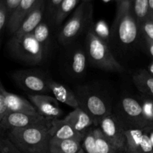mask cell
I'll list each match as a JSON object with an SVG mask.
<instances>
[{
    "label": "cell",
    "instance_id": "6da1fadb",
    "mask_svg": "<svg viewBox=\"0 0 153 153\" xmlns=\"http://www.w3.org/2000/svg\"><path fill=\"white\" fill-rule=\"evenodd\" d=\"M51 121L10 129L7 131V138L22 153H49Z\"/></svg>",
    "mask_w": 153,
    "mask_h": 153
},
{
    "label": "cell",
    "instance_id": "7a4b0ae2",
    "mask_svg": "<svg viewBox=\"0 0 153 153\" xmlns=\"http://www.w3.org/2000/svg\"><path fill=\"white\" fill-rule=\"evenodd\" d=\"M112 37L124 47L132 46L136 43L140 27L131 8L129 0L117 1V12L111 29Z\"/></svg>",
    "mask_w": 153,
    "mask_h": 153
},
{
    "label": "cell",
    "instance_id": "3957f363",
    "mask_svg": "<svg viewBox=\"0 0 153 153\" xmlns=\"http://www.w3.org/2000/svg\"><path fill=\"white\" fill-rule=\"evenodd\" d=\"M85 51L88 58L94 67L110 72L124 71L123 67L114 56L107 43L96 34L92 25L87 31Z\"/></svg>",
    "mask_w": 153,
    "mask_h": 153
},
{
    "label": "cell",
    "instance_id": "277c9868",
    "mask_svg": "<svg viewBox=\"0 0 153 153\" xmlns=\"http://www.w3.org/2000/svg\"><path fill=\"white\" fill-rule=\"evenodd\" d=\"M114 115L126 130L149 129L153 131V121L146 117L140 102L133 97H123L117 105Z\"/></svg>",
    "mask_w": 153,
    "mask_h": 153
},
{
    "label": "cell",
    "instance_id": "5b68a950",
    "mask_svg": "<svg viewBox=\"0 0 153 153\" xmlns=\"http://www.w3.org/2000/svg\"><path fill=\"white\" fill-rule=\"evenodd\" d=\"M7 49L13 58L30 65L40 64L46 52L31 34L22 36L13 34L7 43Z\"/></svg>",
    "mask_w": 153,
    "mask_h": 153
},
{
    "label": "cell",
    "instance_id": "8992f818",
    "mask_svg": "<svg viewBox=\"0 0 153 153\" xmlns=\"http://www.w3.org/2000/svg\"><path fill=\"white\" fill-rule=\"evenodd\" d=\"M92 19L93 4L82 1L60 29L58 36L59 43L64 46L73 43L84 30L91 27Z\"/></svg>",
    "mask_w": 153,
    "mask_h": 153
},
{
    "label": "cell",
    "instance_id": "52a82bcc",
    "mask_svg": "<svg viewBox=\"0 0 153 153\" xmlns=\"http://www.w3.org/2000/svg\"><path fill=\"white\" fill-rule=\"evenodd\" d=\"M79 100V107L89 114L98 126L100 121L111 114V107L104 96L90 87L80 86L75 91Z\"/></svg>",
    "mask_w": 153,
    "mask_h": 153
},
{
    "label": "cell",
    "instance_id": "ba28073f",
    "mask_svg": "<svg viewBox=\"0 0 153 153\" xmlns=\"http://www.w3.org/2000/svg\"><path fill=\"white\" fill-rule=\"evenodd\" d=\"M12 78L16 85L22 90L35 94L50 92L49 77L36 70H16L12 74Z\"/></svg>",
    "mask_w": 153,
    "mask_h": 153
},
{
    "label": "cell",
    "instance_id": "9c48e42d",
    "mask_svg": "<svg viewBox=\"0 0 153 153\" xmlns=\"http://www.w3.org/2000/svg\"><path fill=\"white\" fill-rule=\"evenodd\" d=\"M51 119L46 118L39 113L10 111L3 120H0V129L4 132L13 128H21L38 124L46 123Z\"/></svg>",
    "mask_w": 153,
    "mask_h": 153
},
{
    "label": "cell",
    "instance_id": "30bf717a",
    "mask_svg": "<svg viewBox=\"0 0 153 153\" xmlns=\"http://www.w3.org/2000/svg\"><path fill=\"white\" fill-rule=\"evenodd\" d=\"M98 127H100L103 134L110 140L111 143L119 152H125L126 130L124 128L120 121L114 114H111L105 117L100 122Z\"/></svg>",
    "mask_w": 153,
    "mask_h": 153
},
{
    "label": "cell",
    "instance_id": "8fae6325",
    "mask_svg": "<svg viewBox=\"0 0 153 153\" xmlns=\"http://www.w3.org/2000/svg\"><path fill=\"white\" fill-rule=\"evenodd\" d=\"M149 129H128L126 131V153H153V143Z\"/></svg>",
    "mask_w": 153,
    "mask_h": 153
},
{
    "label": "cell",
    "instance_id": "7c38bea8",
    "mask_svg": "<svg viewBox=\"0 0 153 153\" xmlns=\"http://www.w3.org/2000/svg\"><path fill=\"white\" fill-rule=\"evenodd\" d=\"M28 97L37 112L45 117L52 120L62 116L64 112L55 97L43 94H29Z\"/></svg>",
    "mask_w": 153,
    "mask_h": 153
},
{
    "label": "cell",
    "instance_id": "4fadbf2b",
    "mask_svg": "<svg viewBox=\"0 0 153 153\" xmlns=\"http://www.w3.org/2000/svg\"><path fill=\"white\" fill-rule=\"evenodd\" d=\"M45 14H46L45 0H38L34 8L22 21L19 29L14 34L22 36L31 34L33 31L43 22Z\"/></svg>",
    "mask_w": 153,
    "mask_h": 153
},
{
    "label": "cell",
    "instance_id": "5bb4252c",
    "mask_svg": "<svg viewBox=\"0 0 153 153\" xmlns=\"http://www.w3.org/2000/svg\"><path fill=\"white\" fill-rule=\"evenodd\" d=\"M50 134L53 138L62 140H75L82 142L85 133L77 131L64 119L55 118L51 121Z\"/></svg>",
    "mask_w": 153,
    "mask_h": 153
},
{
    "label": "cell",
    "instance_id": "9a60e30c",
    "mask_svg": "<svg viewBox=\"0 0 153 153\" xmlns=\"http://www.w3.org/2000/svg\"><path fill=\"white\" fill-rule=\"evenodd\" d=\"M50 92L54 95V97L60 102H62L73 109L79 107V100L76 97V93L72 91L68 86L60 82H55L49 78V82Z\"/></svg>",
    "mask_w": 153,
    "mask_h": 153
},
{
    "label": "cell",
    "instance_id": "2e32d148",
    "mask_svg": "<svg viewBox=\"0 0 153 153\" xmlns=\"http://www.w3.org/2000/svg\"><path fill=\"white\" fill-rule=\"evenodd\" d=\"M64 120L74 129L82 133H85L88 128L95 125V122L91 115L80 107L73 109L65 117Z\"/></svg>",
    "mask_w": 153,
    "mask_h": 153
},
{
    "label": "cell",
    "instance_id": "e0dca14e",
    "mask_svg": "<svg viewBox=\"0 0 153 153\" xmlns=\"http://www.w3.org/2000/svg\"><path fill=\"white\" fill-rule=\"evenodd\" d=\"M37 1L38 0H21L9 20L7 28L10 34L13 35L17 31L22 21L34 8Z\"/></svg>",
    "mask_w": 153,
    "mask_h": 153
},
{
    "label": "cell",
    "instance_id": "ac0fdd59",
    "mask_svg": "<svg viewBox=\"0 0 153 153\" xmlns=\"http://www.w3.org/2000/svg\"><path fill=\"white\" fill-rule=\"evenodd\" d=\"M0 91L3 93L7 100V105L10 111L27 112V113H38L34 105L23 97L13 93L8 92L4 89L2 84H0Z\"/></svg>",
    "mask_w": 153,
    "mask_h": 153
},
{
    "label": "cell",
    "instance_id": "d6986e66",
    "mask_svg": "<svg viewBox=\"0 0 153 153\" xmlns=\"http://www.w3.org/2000/svg\"><path fill=\"white\" fill-rule=\"evenodd\" d=\"M132 81L137 89L143 96L153 100V76L147 70H140L136 72Z\"/></svg>",
    "mask_w": 153,
    "mask_h": 153
},
{
    "label": "cell",
    "instance_id": "ffe728a7",
    "mask_svg": "<svg viewBox=\"0 0 153 153\" xmlns=\"http://www.w3.org/2000/svg\"><path fill=\"white\" fill-rule=\"evenodd\" d=\"M82 149V142L75 140L52 137L49 143V153H78Z\"/></svg>",
    "mask_w": 153,
    "mask_h": 153
},
{
    "label": "cell",
    "instance_id": "44dd1931",
    "mask_svg": "<svg viewBox=\"0 0 153 153\" xmlns=\"http://www.w3.org/2000/svg\"><path fill=\"white\" fill-rule=\"evenodd\" d=\"M86 51L82 49H76L70 55L69 61V69L72 75L79 77L85 73L87 67Z\"/></svg>",
    "mask_w": 153,
    "mask_h": 153
},
{
    "label": "cell",
    "instance_id": "7402d4cb",
    "mask_svg": "<svg viewBox=\"0 0 153 153\" xmlns=\"http://www.w3.org/2000/svg\"><path fill=\"white\" fill-rule=\"evenodd\" d=\"M79 1L80 0H63L55 12L54 23L56 25H61L68 15L79 6Z\"/></svg>",
    "mask_w": 153,
    "mask_h": 153
},
{
    "label": "cell",
    "instance_id": "603a6c76",
    "mask_svg": "<svg viewBox=\"0 0 153 153\" xmlns=\"http://www.w3.org/2000/svg\"><path fill=\"white\" fill-rule=\"evenodd\" d=\"M129 1L133 14L139 25L149 19V0H129Z\"/></svg>",
    "mask_w": 153,
    "mask_h": 153
},
{
    "label": "cell",
    "instance_id": "cb8c5ba5",
    "mask_svg": "<svg viewBox=\"0 0 153 153\" xmlns=\"http://www.w3.org/2000/svg\"><path fill=\"white\" fill-rule=\"evenodd\" d=\"M94 134L96 139V144L98 153H117V148L111 143L110 140L103 134L100 127L94 128Z\"/></svg>",
    "mask_w": 153,
    "mask_h": 153
},
{
    "label": "cell",
    "instance_id": "d4e9b609",
    "mask_svg": "<svg viewBox=\"0 0 153 153\" xmlns=\"http://www.w3.org/2000/svg\"><path fill=\"white\" fill-rule=\"evenodd\" d=\"M34 38L46 49L50 40V28L49 24L43 21L31 33Z\"/></svg>",
    "mask_w": 153,
    "mask_h": 153
},
{
    "label": "cell",
    "instance_id": "484cf974",
    "mask_svg": "<svg viewBox=\"0 0 153 153\" xmlns=\"http://www.w3.org/2000/svg\"><path fill=\"white\" fill-rule=\"evenodd\" d=\"M82 145V149L86 153H98L97 144H96L95 136L94 134V128H90L85 132Z\"/></svg>",
    "mask_w": 153,
    "mask_h": 153
},
{
    "label": "cell",
    "instance_id": "4316f807",
    "mask_svg": "<svg viewBox=\"0 0 153 153\" xmlns=\"http://www.w3.org/2000/svg\"><path fill=\"white\" fill-rule=\"evenodd\" d=\"M10 14L4 0H0V31L2 33L4 28L8 25Z\"/></svg>",
    "mask_w": 153,
    "mask_h": 153
},
{
    "label": "cell",
    "instance_id": "83f0119b",
    "mask_svg": "<svg viewBox=\"0 0 153 153\" xmlns=\"http://www.w3.org/2000/svg\"><path fill=\"white\" fill-rule=\"evenodd\" d=\"M140 34H143L146 42H153V20L146 19L139 25Z\"/></svg>",
    "mask_w": 153,
    "mask_h": 153
},
{
    "label": "cell",
    "instance_id": "f1b7e54d",
    "mask_svg": "<svg viewBox=\"0 0 153 153\" xmlns=\"http://www.w3.org/2000/svg\"><path fill=\"white\" fill-rule=\"evenodd\" d=\"M94 31L96 34L101 39H102L105 42L107 43V40L109 37V31L107 25L104 22H97L95 25H93Z\"/></svg>",
    "mask_w": 153,
    "mask_h": 153
},
{
    "label": "cell",
    "instance_id": "f546056e",
    "mask_svg": "<svg viewBox=\"0 0 153 153\" xmlns=\"http://www.w3.org/2000/svg\"><path fill=\"white\" fill-rule=\"evenodd\" d=\"M63 0H45L46 3V14L48 15L50 19H54L55 12Z\"/></svg>",
    "mask_w": 153,
    "mask_h": 153
},
{
    "label": "cell",
    "instance_id": "4dcf8cb0",
    "mask_svg": "<svg viewBox=\"0 0 153 153\" xmlns=\"http://www.w3.org/2000/svg\"><path fill=\"white\" fill-rule=\"evenodd\" d=\"M0 153H22L6 137L1 138L0 142Z\"/></svg>",
    "mask_w": 153,
    "mask_h": 153
},
{
    "label": "cell",
    "instance_id": "1f68e13d",
    "mask_svg": "<svg viewBox=\"0 0 153 153\" xmlns=\"http://www.w3.org/2000/svg\"><path fill=\"white\" fill-rule=\"evenodd\" d=\"M10 112L7 105L5 96L1 91H0V120L4 119Z\"/></svg>",
    "mask_w": 153,
    "mask_h": 153
},
{
    "label": "cell",
    "instance_id": "d6a6232c",
    "mask_svg": "<svg viewBox=\"0 0 153 153\" xmlns=\"http://www.w3.org/2000/svg\"><path fill=\"white\" fill-rule=\"evenodd\" d=\"M4 1H5L6 5H7L9 13H10V16H11V15L13 14V13L15 11L18 5H19L21 0H4Z\"/></svg>",
    "mask_w": 153,
    "mask_h": 153
},
{
    "label": "cell",
    "instance_id": "836d02e7",
    "mask_svg": "<svg viewBox=\"0 0 153 153\" xmlns=\"http://www.w3.org/2000/svg\"><path fill=\"white\" fill-rule=\"evenodd\" d=\"M149 19L153 20V0H149Z\"/></svg>",
    "mask_w": 153,
    "mask_h": 153
},
{
    "label": "cell",
    "instance_id": "e575fe53",
    "mask_svg": "<svg viewBox=\"0 0 153 153\" xmlns=\"http://www.w3.org/2000/svg\"><path fill=\"white\" fill-rule=\"evenodd\" d=\"M146 45H147V49L149 54L153 58V42H146Z\"/></svg>",
    "mask_w": 153,
    "mask_h": 153
},
{
    "label": "cell",
    "instance_id": "d590c367",
    "mask_svg": "<svg viewBox=\"0 0 153 153\" xmlns=\"http://www.w3.org/2000/svg\"><path fill=\"white\" fill-rule=\"evenodd\" d=\"M147 70L149 71V73H150V74L153 76V61L152 63H151L150 64H149V66H148Z\"/></svg>",
    "mask_w": 153,
    "mask_h": 153
},
{
    "label": "cell",
    "instance_id": "8d00e7d4",
    "mask_svg": "<svg viewBox=\"0 0 153 153\" xmlns=\"http://www.w3.org/2000/svg\"><path fill=\"white\" fill-rule=\"evenodd\" d=\"M92 0H82V1H85V2H91Z\"/></svg>",
    "mask_w": 153,
    "mask_h": 153
},
{
    "label": "cell",
    "instance_id": "74e56055",
    "mask_svg": "<svg viewBox=\"0 0 153 153\" xmlns=\"http://www.w3.org/2000/svg\"><path fill=\"white\" fill-rule=\"evenodd\" d=\"M78 153H86V152H85V150H84V149H81V150H80V151H79V152H78Z\"/></svg>",
    "mask_w": 153,
    "mask_h": 153
},
{
    "label": "cell",
    "instance_id": "f35d334b",
    "mask_svg": "<svg viewBox=\"0 0 153 153\" xmlns=\"http://www.w3.org/2000/svg\"><path fill=\"white\" fill-rule=\"evenodd\" d=\"M117 153H126V152H117Z\"/></svg>",
    "mask_w": 153,
    "mask_h": 153
},
{
    "label": "cell",
    "instance_id": "ab89813d",
    "mask_svg": "<svg viewBox=\"0 0 153 153\" xmlns=\"http://www.w3.org/2000/svg\"><path fill=\"white\" fill-rule=\"evenodd\" d=\"M116 1H119V0H116Z\"/></svg>",
    "mask_w": 153,
    "mask_h": 153
}]
</instances>
